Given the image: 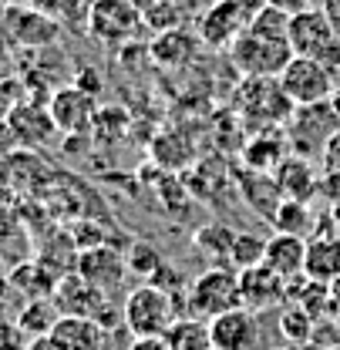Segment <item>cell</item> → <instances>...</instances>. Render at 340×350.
Instances as JSON below:
<instances>
[{
  "label": "cell",
  "instance_id": "obj_3",
  "mask_svg": "<svg viewBox=\"0 0 340 350\" xmlns=\"http://www.w3.org/2000/svg\"><path fill=\"white\" fill-rule=\"evenodd\" d=\"M233 108H236L243 129L259 131L273 129V125H287L297 105L287 98L280 78H243L233 94Z\"/></svg>",
  "mask_w": 340,
  "mask_h": 350
},
{
  "label": "cell",
  "instance_id": "obj_46",
  "mask_svg": "<svg viewBox=\"0 0 340 350\" xmlns=\"http://www.w3.org/2000/svg\"><path fill=\"white\" fill-rule=\"evenodd\" d=\"M330 350H340V347H330Z\"/></svg>",
  "mask_w": 340,
  "mask_h": 350
},
{
  "label": "cell",
  "instance_id": "obj_16",
  "mask_svg": "<svg viewBox=\"0 0 340 350\" xmlns=\"http://www.w3.org/2000/svg\"><path fill=\"white\" fill-rule=\"evenodd\" d=\"M206 47L199 31H185V27H166L159 31L152 44H148V57L159 64V68H169V71H179V68H189L196 61V51Z\"/></svg>",
  "mask_w": 340,
  "mask_h": 350
},
{
  "label": "cell",
  "instance_id": "obj_25",
  "mask_svg": "<svg viewBox=\"0 0 340 350\" xmlns=\"http://www.w3.org/2000/svg\"><path fill=\"white\" fill-rule=\"evenodd\" d=\"M17 327L31 337H44V334H54L57 320H61V310L54 304V297H38V300H24L21 310L14 313Z\"/></svg>",
  "mask_w": 340,
  "mask_h": 350
},
{
  "label": "cell",
  "instance_id": "obj_34",
  "mask_svg": "<svg viewBox=\"0 0 340 350\" xmlns=\"http://www.w3.org/2000/svg\"><path fill=\"white\" fill-rule=\"evenodd\" d=\"M320 165H324V169H337V172H340V129L327 138L324 155H320Z\"/></svg>",
  "mask_w": 340,
  "mask_h": 350
},
{
  "label": "cell",
  "instance_id": "obj_23",
  "mask_svg": "<svg viewBox=\"0 0 340 350\" xmlns=\"http://www.w3.org/2000/svg\"><path fill=\"white\" fill-rule=\"evenodd\" d=\"M54 337L68 350H105L112 334L91 317H64L61 313V320L54 327Z\"/></svg>",
  "mask_w": 340,
  "mask_h": 350
},
{
  "label": "cell",
  "instance_id": "obj_26",
  "mask_svg": "<svg viewBox=\"0 0 340 350\" xmlns=\"http://www.w3.org/2000/svg\"><path fill=\"white\" fill-rule=\"evenodd\" d=\"M166 337L172 350H213V330H209V320L202 317H189V313L179 317Z\"/></svg>",
  "mask_w": 340,
  "mask_h": 350
},
{
  "label": "cell",
  "instance_id": "obj_38",
  "mask_svg": "<svg viewBox=\"0 0 340 350\" xmlns=\"http://www.w3.org/2000/svg\"><path fill=\"white\" fill-rule=\"evenodd\" d=\"M27 350H68L54 334H44V337H31L27 340Z\"/></svg>",
  "mask_w": 340,
  "mask_h": 350
},
{
  "label": "cell",
  "instance_id": "obj_47",
  "mask_svg": "<svg viewBox=\"0 0 340 350\" xmlns=\"http://www.w3.org/2000/svg\"><path fill=\"white\" fill-rule=\"evenodd\" d=\"M0 320H3V317H0Z\"/></svg>",
  "mask_w": 340,
  "mask_h": 350
},
{
  "label": "cell",
  "instance_id": "obj_18",
  "mask_svg": "<svg viewBox=\"0 0 340 350\" xmlns=\"http://www.w3.org/2000/svg\"><path fill=\"white\" fill-rule=\"evenodd\" d=\"M7 122H10V129L17 135V145H24V148H41L54 135H61L57 125H54V118H51V108L34 105V101L14 105V111L7 115Z\"/></svg>",
  "mask_w": 340,
  "mask_h": 350
},
{
  "label": "cell",
  "instance_id": "obj_29",
  "mask_svg": "<svg viewBox=\"0 0 340 350\" xmlns=\"http://www.w3.org/2000/svg\"><path fill=\"white\" fill-rule=\"evenodd\" d=\"M266 262V239L256 232H236L233 250H229V266L233 269H253Z\"/></svg>",
  "mask_w": 340,
  "mask_h": 350
},
{
  "label": "cell",
  "instance_id": "obj_45",
  "mask_svg": "<svg viewBox=\"0 0 340 350\" xmlns=\"http://www.w3.org/2000/svg\"><path fill=\"white\" fill-rule=\"evenodd\" d=\"M3 273H7V269H3V256H0V276H3Z\"/></svg>",
  "mask_w": 340,
  "mask_h": 350
},
{
  "label": "cell",
  "instance_id": "obj_28",
  "mask_svg": "<svg viewBox=\"0 0 340 350\" xmlns=\"http://www.w3.org/2000/svg\"><path fill=\"white\" fill-rule=\"evenodd\" d=\"M128 273L131 276H138L142 283H152L155 280V273L166 266V260H162V253L152 246V243H145V239H135L131 246H128Z\"/></svg>",
  "mask_w": 340,
  "mask_h": 350
},
{
  "label": "cell",
  "instance_id": "obj_22",
  "mask_svg": "<svg viewBox=\"0 0 340 350\" xmlns=\"http://www.w3.org/2000/svg\"><path fill=\"white\" fill-rule=\"evenodd\" d=\"M266 266L276 269L287 283L306 276V273H303V266H306V239L287 236V232L270 236V239H266Z\"/></svg>",
  "mask_w": 340,
  "mask_h": 350
},
{
  "label": "cell",
  "instance_id": "obj_19",
  "mask_svg": "<svg viewBox=\"0 0 340 350\" xmlns=\"http://www.w3.org/2000/svg\"><path fill=\"white\" fill-rule=\"evenodd\" d=\"M7 38L14 44H24V47H44V44H51L57 38V24L44 10H34V7L17 10V7H10L7 10Z\"/></svg>",
  "mask_w": 340,
  "mask_h": 350
},
{
  "label": "cell",
  "instance_id": "obj_6",
  "mask_svg": "<svg viewBox=\"0 0 340 350\" xmlns=\"http://www.w3.org/2000/svg\"><path fill=\"white\" fill-rule=\"evenodd\" d=\"M263 7V0H213L206 7V14L199 17V38L206 47H233V41L253 24L256 10Z\"/></svg>",
  "mask_w": 340,
  "mask_h": 350
},
{
  "label": "cell",
  "instance_id": "obj_35",
  "mask_svg": "<svg viewBox=\"0 0 340 350\" xmlns=\"http://www.w3.org/2000/svg\"><path fill=\"white\" fill-rule=\"evenodd\" d=\"M14 297H21V293H17V286L10 283V276L3 273V276H0V317H7L10 306H17L14 304ZM17 310H21V306H17Z\"/></svg>",
  "mask_w": 340,
  "mask_h": 350
},
{
  "label": "cell",
  "instance_id": "obj_15",
  "mask_svg": "<svg viewBox=\"0 0 340 350\" xmlns=\"http://www.w3.org/2000/svg\"><path fill=\"white\" fill-rule=\"evenodd\" d=\"M239 297H243V306H253L263 313V310H273L290 297V283L276 269L259 262L253 269H239Z\"/></svg>",
  "mask_w": 340,
  "mask_h": 350
},
{
  "label": "cell",
  "instance_id": "obj_17",
  "mask_svg": "<svg viewBox=\"0 0 340 350\" xmlns=\"http://www.w3.org/2000/svg\"><path fill=\"white\" fill-rule=\"evenodd\" d=\"M273 182L280 189L283 199H297V202H313L317 199V185H320V172L313 165V159H303V155H287L276 172H273Z\"/></svg>",
  "mask_w": 340,
  "mask_h": 350
},
{
  "label": "cell",
  "instance_id": "obj_4",
  "mask_svg": "<svg viewBox=\"0 0 340 350\" xmlns=\"http://www.w3.org/2000/svg\"><path fill=\"white\" fill-rule=\"evenodd\" d=\"M233 306H243V297H239V269H233L229 262H213L206 273H199L185 286V313L189 317L213 320Z\"/></svg>",
  "mask_w": 340,
  "mask_h": 350
},
{
  "label": "cell",
  "instance_id": "obj_36",
  "mask_svg": "<svg viewBox=\"0 0 340 350\" xmlns=\"http://www.w3.org/2000/svg\"><path fill=\"white\" fill-rule=\"evenodd\" d=\"M128 350H172L169 337H131Z\"/></svg>",
  "mask_w": 340,
  "mask_h": 350
},
{
  "label": "cell",
  "instance_id": "obj_32",
  "mask_svg": "<svg viewBox=\"0 0 340 350\" xmlns=\"http://www.w3.org/2000/svg\"><path fill=\"white\" fill-rule=\"evenodd\" d=\"M317 199H324L327 206H337L340 202V172L337 169H324V172H320Z\"/></svg>",
  "mask_w": 340,
  "mask_h": 350
},
{
  "label": "cell",
  "instance_id": "obj_37",
  "mask_svg": "<svg viewBox=\"0 0 340 350\" xmlns=\"http://www.w3.org/2000/svg\"><path fill=\"white\" fill-rule=\"evenodd\" d=\"M75 85L81 88V91H88V94H94L98 98V91H101V78H98V71H78V78H75Z\"/></svg>",
  "mask_w": 340,
  "mask_h": 350
},
{
  "label": "cell",
  "instance_id": "obj_11",
  "mask_svg": "<svg viewBox=\"0 0 340 350\" xmlns=\"http://www.w3.org/2000/svg\"><path fill=\"white\" fill-rule=\"evenodd\" d=\"M54 304L64 317H91L101 320V313L112 306V297L105 290H98L94 283H88L78 269L64 273L54 286Z\"/></svg>",
  "mask_w": 340,
  "mask_h": 350
},
{
  "label": "cell",
  "instance_id": "obj_20",
  "mask_svg": "<svg viewBox=\"0 0 340 350\" xmlns=\"http://www.w3.org/2000/svg\"><path fill=\"white\" fill-rule=\"evenodd\" d=\"M303 273L317 283H334L340 276V236L334 229L306 239V266Z\"/></svg>",
  "mask_w": 340,
  "mask_h": 350
},
{
  "label": "cell",
  "instance_id": "obj_24",
  "mask_svg": "<svg viewBox=\"0 0 340 350\" xmlns=\"http://www.w3.org/2000/svg\"><path fill=\"white\" fill-rule=\"evenodd\" d=\"M7 276H10V283L17 286V293L24 297V300H38V297H54V286H57V273L54 269H47L41 260L38 262H27L21 260L14 269H7Z\"/></svg>",
  "mask_w": 340,
  "mask_h": 350
},
{
  "label": "cell",
  "instance_id": "obj_2",
  "mask_svg": "<svg viewBox=\"0 0 340 350\" xmlns=\"http://www.w3.org/2000/svg\"><path fill=\"white\" fill-rule=\"evenodd\" d=\"M293 57L297 54H293L287 34H270L253 24L229 47V61L243 78H280Z\"/></svg>",
  "mask_w": 340,
  "mask_h": 350
},
{
  "label": "cell",
  "instance_id": "obj_33",
  "mask_svg": "<svg viewBox=\"0 0 340 350\" xmlns=\"http://www.w3.org/2000/svg\"><path fill=\"white\" fill-rule=\"evenodd\" d=\"M317 61H320V64L330 71V78L337 81V91H340V38L330 44V47H324V51L317 54Z\"/></svg>",
  "mask_w": 340,
  "mask_h": 350
},
{
  "label": "cell",
  "instance_id": "obj_30",
  "mask_svg": "<svg viewBox=\"0 0 340 350\" xmlns=\"http://www.w3.org/2000/svg\"><path fill=\"white\" fill-rule=\"evenodd\" d=\"M313 323H317V320H313L300 304H290V306L280 310V334H283L290 344H310Z\"/></svg>",
  "mask_w": 340,
  "mask_h": 350
},
{
  "label": "cell",
  "instance_id": "obj_14",
  "mask_svg": "<svg viewBox=\"0 0 340 350\" xmlns=\"http://www.w3.org/2000/svg\"><path fill=\"white\" fill-rule=\"evenodd\" d=\"M75 269L85 276L88 283H94L98 290L112 293V290H118V286L125 283L128 260L118 253V250H112V243H105V246L81 250V253H78V262H75Z\"/></svg>",
  "mask_w": 340,
  "mask_h": 350
},
{
  "label": "cell",
  "instance_id": "obj_42",
  "mask_svg": "<svg viewBox=\"0 0 340 350\" xmlns=\"http://www.w3.org/2000/svg\"><path fill=\"white\" fill-rule=\"evenodd\" d=\"M7 61V34H0V64Z\"/></svg>",
  "mask_w": 340,
  "mask_h": 350
},
{
  "label": "cell",
  "instance_id": "obj_44",
  "mask_svg": "<svg viewBox=\"0 0 340 350\" xmlns=\"http://www.w3.org/2000/svg\"><path fill=\"white\" fill-rule=\"evenodd\" d=\"M334 105H337V111H340V91H337V94H334Z\"/></svg>",
  "mask_w": 340,
  "mask_h": 350
},
{
  "label": "cell",
  "instance_id": "obj_9",
  "mask_svg": "<svg viewBox=\"0 0 340 350\" xmlns=\"http://www.w3.org/2000/svg\"><path fill=\"white\" fill-rule=\"evenodd\" d=\"M215 350H263V323L259 310L253 306H233L209 320Z\"/></svg>",
  "mask_w": 340,
  "mask_h": 350
},
{
  "label": "cell",
  "instance_id": "obj_1",
  "mask_svg": "<svg viewBox=\"0 0 340 350\" xmlns=\"http://www.w3.org/2000/svg\"><path fill=\"white\" fill-rule=\"evenodd\" d=\"M125 330L131 337H166L172 323L185 317V297L155 283H138L125 297Z\"/></svg>",
  "mask_w": 340,
  "mask_h": 350
},
{
  "label": "cell",
  "instance_id": "obj_41",
  "mask_svg": "<svg viewBox=\"0 0 340 350\" xmlns=\"http://www.w3.org/2000/svg\"><path fill=\"white\" fill-rule=\"evenodd\" d=\"M330 297H334V304L340 306V276L334 280V283H330Z\"/></svg>",
  "mask_w": 340,
  "mask_h": 350
},
{
  "label": "cell",
  "instance_id": "obj_31",
  "mask_svg": "<svg viewBox=\"0 0 340 350\" xmlns=\"http://www.w3.org/2000/svg\"><path fill=\"white\" fill-rule=\"evenodd\" d=\"M0 350H27V334L17 327V320H0Z\"/></svg>",
  "mask_w": 340,
  "mask_h": 350
},
{
  "label": "cell",
  "instance_id": "obj_21",
  "mask_svg": "<svg viewBox=\"0 0 340 350\" xmlns=\"http://www.w3.org/2000/svg\"><path fill=\"white\" fill-rule=\"evenodd\" d=\"M270 226H273L276 232L300 236V239H310V236H317V232L334 229V226H330V216H327V222L317 219L313 206H310V202H297V199H283V202L276 206L273 219H270Z\"/></svg>",
  "mask_w": 340,
  "mask_h": 350
},
{
  "label": "cell",
  "instance_id": "obj_39",
  "mask_svg": "<svg viewBox=\"0 0 340 350\" xmlns=\"http://www.w3.org/2000/svg\"><path fill=\"white\" fill-rule=\"evenodd\" d=\"M270 7H276V10H283V14H300V10H306V7H313L310 0H266Z\"/></svg>",
  "mask_w": 340,
  "mask_h": 350
},
{
  "label": "cell",
  "instance_id": "obj_8",
  "mask_svg": "<svg viewBox=\"0 0 340 350\" xmlns=\"http://www.w3.org/2000/svg\"><path fill=\"white\" fill-rule=\"evenodd\" d=\"M280 85L293 105H317L337 94V81L330 78V71L317 57H300V54L283 68Z\"/></svg>",
  "mask_w": 340,
  "mask_h": 350
},
{
  "label": "cell",
  "instance_id": "obj_48",
  "mask_svg": "<svg viewBox=\"0 0 340 350\" xmlns=\"http://www.w3.org/2000/svg\"><path fill=\"white\" fill-rule=\"evenodd\" d=\"M213 350H215V347H213Z\"/></svg>",
  "mask_w": 340,
  "mask_h": 350
},
{
  "label": "cell",
  "instance_id": "obj_43",
  "mask_svg": "<svg viewBox=\"0 0 340 350\" xmlns=\"http://www.w3.org/2000/svg\"><path fill=\"white\" fill-rule=\"evenodd\" d=\"M0 14H7V0H0Z\"/></svg>",
  "mask_w": 340,
  "mask_h": 350
},
{
  "label": "cell",
  "instance_id": "obj_12",
  "mask_svg": "<svg viewBox=\"0 0 340 350\" xmlns=\"http://www.w3.org/2000/svg\"><path fill=\"white\" fill-rule=\"evenodd\" d=\"M47 108H51V118H54L57 131H64V135H85L94 125L98 98L81 91L78 85H71V88L54 91L51 101H47Z\"/></svg>",
  "mask_w": 340,
  "mask_h": 350
},
{
  "label": "cell",
  "instance_id": "obj_5",
  "mask_svg": "<svg viewBox=\"0 0 340 350\" xmlns=\"http://www.w3.org/2000/svg\"><path fill=\"white\" fill-rule=\"evenodd\" d=\"M287 138H290V152L303 155V159H320L327 138L340 129V111L330 101H317V105H297L290 122L283 125Z\"/></svg>",
  "mask_w": 340,
  "mask_h": 350
},
{
  "label": "cell",
  "instance_id": "obj_27",
  "mask_svg": "<svg viewBox=\"0 0 340 350\" xmlns=\"http://www.w3.org/2000/svg\"><path fill=\"white\" fill-rule=\"evenodd\" d=\"M233 239H236V229L226 226V222H206L202 229H196V246L206 256H213L215 262H229Z\"/></svg>",
  "mask_w": 340,
  "mask_h": 350
},
{
  "label": "cell",
  "instance_id": "obj_7",
  "mask_svg": "<svg viewBox=\"0 0 340 350\" xmlns=\"http://www.w3.org/2000/svg\"><path fill=\"white\" fill-rule=\"evenodd\" d=\"M142 24L145 14L135 7V0H94L88 7V34L108 47L135 41Z\"/></svg>",
  "mask_w": 340,
  "mask_h": 350
},
{
  "label": "cell",
  "instance_id": "obj_13",
  "mask_svg": "<svg viewBox=\"0 0 340 350\" xmlns=\"http://www.w3.org/2000/svg\"><path fill=\"white\" fill-rule=\"evenodd\" d=\"M287 155H290V138H287V129H283V125L250 131L246 142L239 145L243 169H250V172L273 175L276 172V165H280Z\"/></svg>",
  "mask_w": 340,
  "mask_h": 350
},
{
  "label": "cell",
  "instance_id": "obj_40",
  "mask_svg": "<svg viewBox=\"0 0 340 350\" xmlns=\"http://www.w3.org/2000/svg\"><path fill=\"white\" fill-rule=\"evenodd\" d=\"M327 216H330V226H334V232L340 236V202H337V206H330V213H327Z\"/></svg>",
  "mask_w": 340,
  "mask_h": 350
},
{
  "label": "cell",
  "instance_id": "obj_10",
  "mask_svg": "<svg viewBox=\"0 0 340 350\" xmlns=\"http://www.w3.org/2000/svg\"><path fill=\"white\" fill-rule=\"evenodd\" d=\"M290 47L300 57H317L324 47L337 41V21L327 14V7H306L300 14H290V27H287Z\"/></svg>",
  "mask_w": 340,
  "mask_h": 350
}]
</instances>
